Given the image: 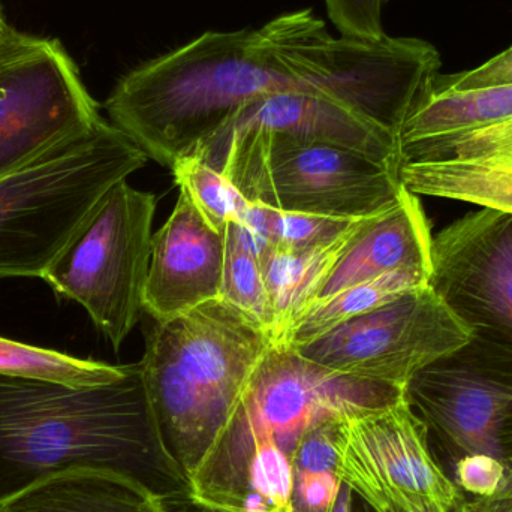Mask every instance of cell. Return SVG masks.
I'll list each match as a JSON object with an SVG mask.
<instances>
[{
	"instance_id": "6da1fadb",
	"label": "cell",
	"mask_w": 512,
	"mask_h": 512,
	"mask_svg": "<svg viewBox=\"0 0 512 512\" xmlns=\"http://www.w3.org/2000/svg\"><path fill=\"white\" fill-rule=\"evenodd\" d=\"M327 29L310 9L261 29L206 32L117 81L111 123L153 161L197 156L255 99L286 90L325 96Z\"/></svg>"
},
{
	"instance_id": "9a60e30c",
	"label": "cell",
	"mask_w": 512,
	"mask_h": 512,
	"mask_svg": "<svg viewBox=\"0 0 512 512\" xmlns=\"http://www.w3.org/2000/svg\"><path fill=\"white\" fill-rule=\"evenodd\" d=\"M432 239L420 198L403 188L396 204L361 224L328 273L316 300L399 271L429 279Z\"/></svg>"
},
{
	"instance_id": "4dcf8cb0",
	"label": "cell",
	"mask_w": 512,
	"mask_h": 512,
	"mask_svg": "<svg viewBox=\"0 0 512 512\" xmlns=\"http://www.w3.org/2000/svg\"><path fill=\"white\" fill-rule=\"evenodd\" d=\"M460 498H462V496H460ZM457 504H459V502H457ZM352 512H375V511H373L372 508H370L369 505L366 504V502L361 501L360 498H357V496L354 495V507H352ZM451 512H459V510H457V505H456V508H454V510Z\"/></svg>"
},
{
	"instance_id": "d6986e66",
	"label": "cell",
	"mask_w": 512,
	"mask_h": 512,
	"mask_svg": "<svg viewBox=\"0 0 512 512\" xmlns=\"http://www.w3.org/2000/svg\"><path fill=\"white\" fill-rule=\"evenodd\" d=\"M129 366L84 360L66 352L39 348L0 336V376L53 382L86 388L113 384L125 378Z\"/></svg>"
},
{
	"instance_id": "7c38bea8",
	"label": "cell",
	"mask_w": 512,
	"mask_h": 512,
	"mask_svg": "<svg viewBox=\"0 0 512 512\" xmlns=\"http://www.w3.org/2000/svg\"><path fill=\"white\" fill-rule=\"evenodd\" d=\"M270 138L268 206L273 209L358 221L390 209L405 188L399 168L360 150L286 135Z\"/></svg>"
},
{
	"instance_id": "5b68a950",
	"label": "cell",
	"mask_w": 512,
	"mask_h": 512,
	"mask_svg": "<svg viewBox=\"0 0 512 512\" xmlns=\"http://www.w3.org/2000/svg\"><path fill=\"white\" fill-rule=\"evenodd\" d=\"M147 161L102 119L0 177V277L42 279L105 195Z\"/></svg>"
},
{
	"instance_id": "52a82bcc",
	"label": "cell",
	"mask_w": 512,
	"mask_h": 512,
	"mask_svg": "<svg viewBox=\"0 0 512 512\" xmlns=\"http://www.w3.org/2000/svg\"><path fill=\"white\" fill-rule=\"evenodd\" d=\"M405 397L447 475L457 460L478 454L512 472V345L472 336L415 373Z\"/></svg>"
},
{
	"instance_id": "2e32d148",
	"label": "cell",
	"mask_w": 512,
	"mask_h": 512,
	"mask_svg": "<svg viewBox=\"0 0 512 512\" xmlns=\"http://www.w3.org/2000/svg\"><path fill=\"white\" fill-rule=\"evenodd\" d=\"M0 512H164L161 496L134 475L80 466L48 475L0 502Z\"/></svg>"
},
{
	"instance_id": "f546056e",
	"label": "cell",
	"mask_w": 512,
	"mask_h": 512,
	"mask_svg": "<svg viewBox=\"0 0 512 512\" xmlns=\"http://www.w3.org/2000/svg\"><path fill=\"white\" fill-rule=\"evenodd\" d=\"M15 33H17V29L9 23L8 18H6L5 11H3L2 3H0V47H2L3 44H6V42H8Z\"/></svg>"
},
{
	"instance_id": "484cf974",
	"label": "cell",
	"mask_w": 512,
	"mask_h": 512,
	"mask_svg": "<svg viewBox=\"0 0 512 512\" xmlns=\"http://www.w3.org/2000/svg\"><path fill=\"white\" fill-rule=\"evenodd\" d=\"M435 84L442 89L456 90V92L510 86L512 84V47L472 71L453 75L439 74L435 78Z\"/></svg>"
},
{
	"instance_id": "8992f818",
	"label": "cell",
	"mask_w": 512,
	"mask_h": 512,
	"mask_svg": "<svg viewBox=\"0 0 512 512\" xmlns=\"http://www.w3.org/2000/svg\"><path fill=\"white\" fill-rule=\"evenodd\" d=\"M156 197L128 182L114 186L42 280L75 301L119 351L144 312Z\"/></svg>"
},
{
	"instance_id": "d4e9b609",
	"label": "cell",
	"mask_w": 512,
	"mask_h": 512,
	"mask_svg": "<svg viewBox=\"0 0 512 512\" xmlns=\"http://www.w3.org/2000/svg\"><path fill=\"white\" fill-rule=\"evenodd\" d=\"M292 512H331L336 504L342 481L337 472L303 474L292 472Z\"/></svg>"
},
{
	"instance_id": "ac0fdd59",
	"label": "cell",
	"mask_w": 512,
	"mask_h": 512,
	"mask_svg": "<svg viewBox=\"0 0 512 512\" xmlns=\"http://www.w3.org/2000/svg\"><path fill=\"white\" fill-rule=\"evenodd\" d=\"M426 276L411 271L385 274L369 282L358 283L321 300L313 301L303 315L294 322L285 339L280 343L289 348H298L324 336L337 325L370 312L399 295L426 285Z\"/></svg>"
},
{
	"instance_id": "1f68e13d",
	"label": "cell",
	"mask_w": 512,
	"mask_h": 512,
	"mask_svg": "<svg viewBox=\"0 0 512 512\" xmlns=\"http://www.w3.org/2000/svg\"><path fill=\"white\" fill-rule=\"evenodd\" d=\"M511 120V119H510Z\"/></svg>"
},
{
	"instance_id": "cb8c5ba5",
	"label": "cell",
	"mask_w": 512,
	"mask_h": 512,
	"mask_svg": "<svg viewBox=\"0 0 512 512\" xmlns=\"http://www.w3.org/2000/svg\"><path fill=\"white\" fill-rule=\"evenodd\" d=\"M331 23L345 38L376 39L387 36L382 6L387 0H324Z\"/></svg>"
},
{
	"instance_id": "5bb4252c",
	"label": "cell",
	"mask_w": 512,
	"mask_h": 512,
	"mask_svg": "<svg viewBox=\"0 0 512 512\" xmlns=\"http://www.w3.org/2000/svg\"><path fill=\"white\" fill-rule=\"evenodd\" d=\"M412 194L512 212V119L469 132L400 165Z\"/></svg>"
},
{
	"instance_id": "4316f807",
	"label": "cell",
	"mask_w": 512,
	"mask_h": 512,
	"mask_svg": "<svg viewBox=\"0 0 512 512\" xmlns=\"http://www.w3.org/2000/svg\"><path fill=\"white\" fill-rule=\"evenodd\" d=\"M159 496H161L162 511L164 512H234L204 504L200 499L192 496L189 489L176 490V492L164 493Z\"/></svg>"
},
{
	"instance_id": "f1b7e54d",
	"label": "cell",
	"mask_w": 512,
	"mask_h": 512,
	"mask_svg": "<svg viewBox=\"0 0 512 512\" xmlns=\"http://www.w3.org/2000/svg\"><path fill=\"white\" fill-rule=\"evenodd\" d=\"M352 507H354V493L345 483H342L340 484L336 504H334L333 511L331 512H352Z\"/></svg>"
},
{
	"instance_id": "ba28073f",
	"label": "cell",
	"mask_w": 512,
	"mask_h": 512,
	"mask_svg": "<svg viewBox=\"0 0 512 512\" xmlns=\"http://www.w3.org/2000/svg\"><path fill=\"white\" fill-rule=\"evenodd\" d=\"M334 447L337 477L375 512H451L460 501L405 396L340 414Z\"/></svg>"
},
{
	"instance_id": "7402d4cb",
	"label": "cell",
	"mask_w": 512,
	"mask_h": 512,
	"mask_svg": "<svg viewBox=\"0 0 512 512\" xmlns=\"http://www.w3.org/2000/svg\"><path fill=\"white\" fill-rule=\"evenodd\" d=\"M358 221L327 218L309 213L282 212L268 206L267 227L271 248L285 251L318 248L336 242L357 227Z\"/></svg>"
},
{
	"instance_id": "e0dca14e",
	"label": "cell",
	"mask_w": 512,
	"mask_h": 512,
	"mask_svg": "<svg viewBox=\"0 0 512 512\" xmlns=\"http://www.w3.org/2000/svg\"><path fill=\"white\" fill-rule=\"evenodd\" d=\"M364 221L328 245L300 251L270 248L259 258L273 313V345L283 342L289 328L318 298L328 273Z\"/></svg>"
},
{
	"instance_id": "30bf717a",
	"label": "cell",
	"mask_w": 512,
	"mask_h": 512,
	"mask_svg": "<svg viewBox=\"0 0 512 512\" xmlns=\"http://www.w3.org/2000/svg\"><path fill=\"white\" fill-rule=\"evenodd\" d=\"M472 333L430 288L411 289L295 351L339 375L403 388Z\"/></svg>"
},
{
	"instance_id": "7a4b0ae2",
	"label": "cell",
	"mask_w": 512,
	"mask_h": 512,
	"mask_svg": "<svg viewBox=\"0 0 512 512\" xmlns=\"http://www.w3.org/2000/svg\"><path fill=\"white\" fill-rule=\"evenodd\" d=\"M80 466L126 472L158 495L189 489L162 441L140 363L99 387L0 376V502Z\"/></svg>"
},
{
	"instance_id": "4fadbf2b",
	"label": "cell",
	"mask_w": 512,
	"mask_h": 512,
	"mask_svg": "<svg viewBox=\"0 0 512 512\" xmlns=\"http://www.w3.org/2000/svg\"><path fill=\"white\" fill-rule=\"evenodd\" d=\"M225 231L207 224L185 192L153 234L144 312L155 321L176 318L221 298Z\"/></svg>"
},
{
	"instance_id": "277c9868",
	"label": "cell",
	"mask_w": 512,
	"mask_h": 512,
	"mask_svg": "<svg viewBox=\"0 0 512 512\" xmlns=\"http://www.w3.org/2000/svg\"><path fill=\"white\" fill-rule=\"evenodd\" d=\"M403 396V388L339 375L289 346L271 345L192 475L189 492L204 504L248 512L245 472L256 448L274 444L292 459L301 436L315 424L355 409L382 408Z\"/></svg>"
},
{
	"instance_id": "603a6c76",
	"label": "cell",
	"mask_w": 512,
	"mask_h": 512,
	"mask_svg": "<svg viewBox=\"0 0 512 512\" xmlns=\"http://www.w3.org/2000/svg\"><path fill=\"white\" fill-rule=\"evenodd\" d=\"M448 477L459 492L471 498H496L512 495V472L493 457L466 456L457 460Z\"/></svg>"
},
{
	"instance_id": "9c48e42d",
	"label": "cell",
	"mask_w": 512,
	"mask_h": 512,
	"mask_svg": "<svg viewBox=\"0 0 512 512\" xmlns=\"http://www.w3.org/2000/svg\"><path fill=\"white\" fill-rule=\"evenodd\" d=\"M101 120L60 39L17 30L0 47V177Z\"/></svg>"
},
{
	"instance_id": "83f0119b",
	"label": "cell",
	"mask_w": 512,
	"mask_h": 512,
	"mask_svg": "<svg viewBox=\"0 0 512 512\" xmlns=\"http://www.w3.org/2000/svg\"><path fill=\"white\" fill-rule=\"evenodd\" d=\"M459 512H512V495L496 496V498H471L462 495Z\"/></svg>"
},
{
	"instance_id": "ffe728a7",
	"label": "cell",
	"mask_w": 512,
	"mask_h": 512,
	"mask_svg": "<svg viewBox=\"0 0 512 512\" xmlns=\"http://www.w3.org/2000/svg\"><path fill=\"white\" fill-rule=\"evenodd\" d=\"M221 298L271 337L273 313L262 276L261 259L237 222H231L225 228Z\"/></svg>"
},
{
	"instance_id": "3957f363",
	"label": "cell",
	"mask_w": 512,
	"mask_h": 512,
	"mask_svg": "<svg viewBox=\"0 0 512 512\" xmlns=\"http://www.w3.org/2000/svg\"><path fill=\"white\" fill-rule=\"evenodd\" d=\"M273 340L227 301L155 321L140 361L174 465L191 481Z\"/></svg>"
},
{
	"instance_id": "44dd1931",
	"label": "cell",
	"mask_w": 512,
	"mask_h": 512,
	"mask_svg": "<svg viewBox=\"0 0 512 512\" xmlns=\"http://www.w3.org/2000/svg\"><path fill=\"white\" fill-rule=\"evenodd\" d=\"M174 179L197 207L210 227L224 233L231 222L242 221L251 201L221 173L197 156L180 159L173 165Z\"/></svg>"
},
{
	"instance_id": "8fae6325",
	"label": "cell",
	"mask_w": 512,
	"mask_h": 512,
	"mask_svg": "<svg viewBox=\"0 0 512 512\" xmlns=\"http://www.w3.org/2000/svg\"><path fill=\"white\" fill-rule=\"evenodd\" d=\"M427 283L472 336L512 345V212L478 207L433 236Z\"/></svg>"
}]
</instances>
